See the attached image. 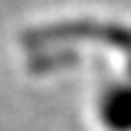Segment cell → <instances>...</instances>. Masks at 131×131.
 <instances>
[{"label":"cell","instance_id":"cell-1","mask_svg":"<svg viewBox=\"0 0 131 131\" xmlns=\"http://www.w3.org/2000/svg\"><path fill=\"white\" fill-rule=\"evenodd\" d=\"M97 114L107 131H131V83L109 85L100 95Z\"/></svg>","mask_w":131,"mask_h":131}]
</instances>
